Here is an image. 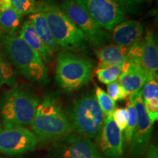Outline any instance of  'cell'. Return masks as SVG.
I'll use <instances>...</instances> for the list:
<instances>
[{
    "mask_svg": "<svg viewBox=\"0 0 158 158\" xmlns=\"http://www.w3.org/2000/svg\"><path fill=\"white\" fill-rule=\"evenodd\" d=\"M146 0H124V7L126 12L130 13H138L144 4Z\"/></svg>",
    "mask_w": 158,
    "mask_h": 158,
    "instance_id": "29",
    "label": "cell"
},
{
    "mask_svg": "<svg viewBox=\"0 0 158 158\" xmlns=\"http://www.w3.org/2000/svg\"><path fill=\"white\" fill-rule=\"evenodd\" d=\"M40 99L23 89L13 86L0 99V116L5 127L30 125Z\"/></svg>",
    "mask_w": 158,
    "mask_h": 158,
    "instance_id": "4",
    "label": "cell"
},
{
    "mask_svg": "<svg viewBox=\"0 0 158 158\" xmlns=\"http://www.w3.org/2000/svg\"><path fill=\"white\" fill-rule=\"evenodd\" d=\"M141 93L143 102L149 101L154 99H158L157 76L149 77L147 79L141 89Z\"/></svg>",
    "mask_w": 158,
    "mask_h": 158,
    "instance_id": "25",
    "label": "cell"
},
{
    "mask_svg": "<svg viewBox=\"0 0 158 158\" xmlns=\"http://www.w3.org/2000/svg\"><path fill=\"white\" fill-rule=\"evenodd\" d=\"M23 17L13 7L0 10V35H15L21 26Z\"/></svg>",
    "mask_w": 158,
    "mask_h": 158,
    "instance_id": "19",
    "label": "cell"
},
{
    "mask_svg": "<svg viewBox=\"0 0 158 158\" xmlns=\"http://www.w3.org/2000/svg\"><path fill=\"white\" fill-rule=\"evenodd\" d=\"M30 126L43 141H56L73 133L66 112L54 94H47L39 102Z\"/></svg>",
    "mask_w": 158,
    "mask_h": 158,
    "instance_id": "3",
    "label": "cell"
},
{
    "mask_svg": "<svg viewBox=\"0 0 158 158\" xmlns=\"http://www.w3.org/2000/svg\"><path fill=\"white\" fill-rule=\"evenodd\" d=\"M19 37L38 54L44 64H50L53 62V51L41 40L29 21L21 26Z\"/></svg>",
    "mask_w": 158,
    "mask_h": 158,
    "instance_id": "15",
    "label": "cell"
},
{
    "mask_svg": "<svg viewBox=\"0 0 158 158\" xmlns=\"http://www.w3.org/2000/svg\"><path fill=\"white\" fill-rule=\"evenodd\" d=\"M99 147L107 158H122L123 156L124 136L112 116H106L98 139Z\"/></svg>",
    "mask_w": 158,
    "mask_h": 158,
    "instance_id": "12",
    "label": "cell"
},
{
    "mask_svg": "<svg viewBox=\"0 0 158 158\" xmlns=\"http://www.w3.org/2000/svg\"><path fill=\"white\" fill-rule=\"evenodd\" d=\"M12 7L10 0H0V10L7 9Z\"/></svg>",
    "mask_w": 158,
    "mask_h": 158,
    "instance_id": "31",
    "label": "cell"
},
{
    "mask_svg": "<svg viewBox=\"0 0 158 158\" xmlns=\"http://www.w3.org/2000/svg\"><path fill=\"white\" fill-rule=\"evenodd\" d=\"M107 94L110 98L115 102L125 100L127 98V94L124 92L119 83L116 81L107 85Z\"/></svg>",
    "mask_w": 158,
    "mask_h": 158,
    "instance_id": "26",
    "label": "cell"
},
{
    "mask_svg": "<svg viewBox=\"0 0 158 158\" xmlns=\"http://www.w3.org/2000/svg\"><path fill=\"white\" fill-rule=\"evenodd\" d=\"M105 30L112 31L124 20V0H76Z\"/></svg>",
    "mask_w": 158,
    "mask_h": 158,
    "instance_id": "9",
    "label": "cell"
},
{
    "mask_svg": "<svg viewBox=\"0 0 158 158\" xmlns=\"http://www.w3.org/2000/svg\"><path fill=\"white\" fill-rule=\"evenodd\" d=\"M0 158H3V157H0Z\"/></svg>",
    "mask_w": 158,
    "mask_h": 158,
    "instance_id": "32",
    "label": "cell"
},
{
    "mask_svg": "<svg viewBox=\"0 0 158 158\" xmlns=\"http://www.w3.org/2000/svg\"><path fill=\"white\" fill-rule=\"evenodd\" d=\"M66 114L73 131L89 139H98L105 115L94 94L87 93L74 100Z\"/></svg>",
    "mask_w": 158,
    "mask_h": 158,
    "instance_id": "5",
    "label": "cell"
},
{
    "mask_svg": "<svg viewBox=\"0 0 158 158\" xmlns=\"http://www.w3.org/2000/svg\"><path fill=\"white\" fill-rule=\"evenodd\" d=\"M53 38L59 47L69 51H86L90 43L84 33L69 19L54 0L38 2Z\"/></svg>",
    "mask_w": 158,
    "mask_h": 158,
    "instance_id": "2",
    "label": "cell"
},
{
    "mask_svg": "<svg viewBox=\"0 0 158 158\" xmlns=\"http://www.w3.org/2000/svg\"><path fill=\"white\" fill-rule=\"evenodd\" d=\"M143 105L150 121L154 124V122L158 119V99L143 102Z\"/></svg>",
    "mask_w": 158,
    "mask_h": 158,
    "instance_id": "28",
    "label": "cell"
},
{
    "mask_svg": "<svg viewBox=\"0 0 158 158\" xmlns=\"http://www.w3.org/2000/svg\"><path fill=\"white\" fill-rule=\"evenodd\" d=\"M126 108L128 113V121L127 127L124 130V138L128 143H131L132 138H133L136 127V123H137V114H136L135 108L130 96H128Z\"/></svg>",
    "mask_w": 158,
    "mask_h": 158,
    "instance_id": "22",
    "label": "cell"
},
{
    "mask_svg": "<svg viewBox=\"0 0 158 158\" xmlns=\"http://www.w3.org/2000/svg\"><path fill=\"white\" fill-rule=\"evenodd\" d=\"M122 72L118 77V83L124 92L130 96L141 90L149 76L139 65L134 64L127 59L122 65Z\"/></svg>",
    "mask_w": 158,
    "mask_h": 158,
    "instance_id": "13",
    "label": "cell"
},
{
    "mask_svg": "<svg viewBox=\"0 0 158 158\" xmlns=\"http://www.w3.org/2000/svg\"><path fill=\"white\" fill-rule=\"evenodd\" d=\"M48 158H102L94 142L76 133H71L51 143Z\"/></svg>",
    "mask_w": 158,
    "mask_h": 158,
    "instance_id": "8",
    "label": "cell"
},
{
    "mask_svg": "<svg viewBox=\"0 0 158 158\" xmlns=\"http://www.w3.org/2000/svg\"><path fill=\"white\" fill-rule=\"evenodd\" d=\"M15 82L16 74L14 69L0 47V87L3 85L13 86Z\"/></svg>",
    "mask_w": 158,
    "mask_h": 158,
    "instance_id": "20",
    "label": "cell"
},
{
    "mask_svg": "<svg viewBox=\"0 0 158 158\" xmlns=\"http://www.w3.org/2000/svg\"><path fill=\"white\" fill-rule=\"evenodd\" d=\"M137 114V123L131 141L132 158H142L147 151L151 138L153 124L144 108L141 91L130 95Z\"/></svg>",
    "mask_w": 158,
    "mask_h": 158,
    "instance_id": "11",
    "label": "cell"
},
{
    "mask_svg": "<svg viewBox=\"0 0 158 158\" xmlns=\"http://www.w3.org/2000/svg\"><path fill=\"white\" fill-rule=\"evenodd\" d=\"M28 21L32 25L36 34L41 39V40L45 43L52 51H56L59 46L53 38L52 35L47 24L46 20L44 15L41 12L30 14Z\"/></svg>",
    "mask_w": 158,
    "mask_h": 158,
    "instance_id": "18",
    "label": "cell"
},
{
    "mask_svg": "<svg viewBox=\"0 0 158 158\" xmlns=\"http://www.w3.org/2000/svg\"><path fill=\"white\" fill-rule=\"evenodd\" d=\"M38 139L33 132L24 127L10 126L0 127V152L15 156L33 151Z\"/></svg>",
    "mask_w": 158,
    "mask_h": 158,
    "instance_id": "10",
    "label": "cell"
},
{
    "mask_svg": "<svg viewBox=\"0 0 158 158\" xmlns=\"http://www.w3.org/2000/svg\"><path fill=\"white\" fill-rule=\"evenodd\" d=\"M12 7L22 15H30L39 12L38 2L35 0H10Z\"/></svg>",
    "mask_w": 158,
    "mask_h": 158,
    "instance_id": "24",
    "label": "cell"
},
{
    "mask_svg": "<svg viewBox=\"0 0 158 158\" xmlns=\"http://www.w3.org/2000/svg\"><path fill=\"white\" fill-rule=\"evenodd\" d=\"M141 67L149 77L157 76L158 50L153 33L148 30L142 38Z\"/></svg>",
    "mask_w": 158,
    "mask_h": 158,
    "instance_id": "16",
    "label": "cell"
},
{
    "mask_svg": "<svg viewBox=\"0 0 158 158\" xmlns=\"http://www.w3.org/2000/svg\"><path fill=\"white\" fill-rule=\"evenodd\" d=\"M94 95L98 102L99 106L101 108L106 116H112L114 110L116 109V102L114 101L108 95L105 91L100 86L95 85Z\"/></svg>",
    "mask_w": 158,
    "mask_h": 158,
    "instance_id": "21",
    "label": "cell"
},
{
    "mask_svg": "<svg viewBox=\"0 0 158 158\" xmlns=\"http://www.w3.org/2000/svg\"><path fill=\"white\" fill-rule=\"evenodd\" d=\"M147 158H158V148L156 144H151L148 148Z\"/></svg>",
    "mask_w": 158,
    "mask_h": 158,
    "instance_id": "30",
    "label": "cell"
},
{
    "mask_svg": "<svg viewBox=\"0 0 158 158\" xmlns=\"http://www.w3.org/2000/svg\"><path fill=\"white\" fill-rule=\"evenodd\" d=\"M0 47L21 76L40 86L48 84V72L42 59L19 36L0 35Z\"/></svg>",
    "mask_w": 158,
    "mask_h": 158,
    "instance_id": "1",
    "label": "cell"
},
{
    "mask_svg": "<svg viewBox=\"0 0 158 158\" xmlns=\"http://www.w3.org/2000/svg\"><path fill=\"white\" fill-rule=\"evenodd\" d=\"M60 7L84 33L91 45L100 48L110 43L111 35L91 17L76 0H62Z\"/></svg>",
    "mask_w": 158,
    "mask_h": 158,
    "instance_id": "7",
    "label": "cell"
},
{
    "mask_svg": "<svg viewBox=\"0 0 158 158\" xmlns=\"http://www.w3.org/2000/svg\"><path fill=\"white\" fill-rule=\"evenodd\" d=\"M143 27L135 20H127L116 25L112 29L111 39L118 45L130 48L142 38Z\"/></svg>",
    "mask_w": 158,
    "mask_h": 158,
    "instance_id": "14",
    "label": "cell"
},
{
    "mask_svg": "<svg viewBox=\"0 0 158 158\" xmlns=\"http://www.w3.org/2000/svg\"><path fill=\"white\" fill-rule=\"evenodd\" d=\"M93 70L94 63L90 59L69 51H60L56 56L55 79L63 92L71 93L89 81Z\"/></svg>",
    "mask_w": 158,
    "mask_h": 158,
    "instance_id": "6",
    "label": "cell"
},
{
    "mask_svg": "<svg viewBox=\"0 0 158 158\" xmlns=\"http://www.w3.org/2000/svg\"><path fill=\"white\" fill-rule=\"evenodd\" d=\"M129 48L118 45H107L100 48L96 51V55L100 61L98 68L116 66L122 68L128 58Z\"/></svg>",
    "mask_w": 158,
    "mask_h": 158,
    "instance_id": "17",
    "label": "cell"
},
{
    "mask_svg": "<svg viewBox=\"0 0 158 158\" xmlns=\"http://www.w3.org/2000/svg\"><path fill=\"white\" fill-rule=\"evenodd\" d=\"M121 68L116 66H108L98 68L96 74L98 80L104 84H109L116 81L121 74Z\"/></svg>",
    "mask_w": 158,
    "mask_h": 158,
    "instance_id": "23",
    "label": "cell"
},
{
    "mask_svg": "<svg viewBox=\"0 0 158 158\" xmlns=\"http://www.w3.org/2000/svg\"><path fill=\"white\" fill-rule=\"evenodd\" d=\"M114 122L121 131L125 130L128 121V113L126 108H118L114 110L112 114Z\"/></svg>",
    "mask_w": 158,
    "mask_h": 158,
    "instance_id": "27",
    "label": "cell"
}]
</instances>
